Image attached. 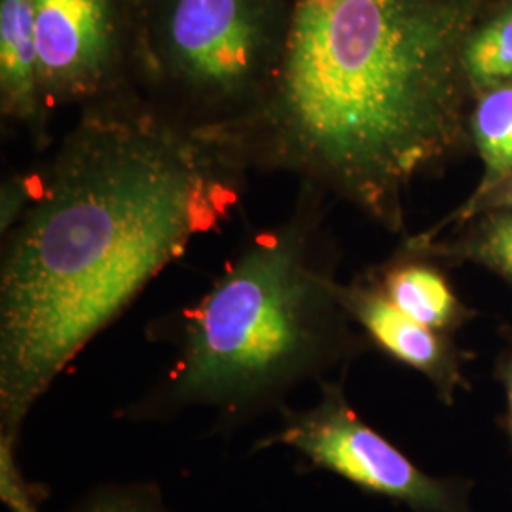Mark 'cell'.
<instances>
[{
  "label": "cell",
  "mask_w": 512,
  "mask_h": 512,
  "mask_svg": "<svg viewBox=\"0 0 512 512\" xmlns=\"http://www.w3.org/2000/svg\"><path fill=\"white\" fill-rule=\"evenodd\" d=\"M279 412V429L258 440L255 452L291 448L311 467L399 501L412 512H473L463 488L423 473L403 450L374 431L348 403L342 385L321 380L319 403L308 410L283 406Z\"/></svg>",
  "instance_id": "cell-5"
},
{
  "label": "cell",
  "mask_w": 512,
  "mask_h": 512,
  "mask_svg": "<svg viewBox=\"0 0 512 512\" xmlns=\"http://www.w3.org/2000/svg\"><path fill=\"white\" fill-rule=\"evenodd\" d=\"M38 190V188H37ZM37 190L25 175H10L0 188V234L2 238L23 219L37 196Z\"/></svg>",
  "instance_id": "cell-15"
},
{
  "label": "cell",
  "mask_w": 512,
  "mask_h": 512,
  "mask_svg": "<svg viewBox=\"0 0 512 512\" xmlns=\"http://www.w3.org/2000/svg\"><path fill=\"white\" fill-rule=\"evenodd\" d=\"M0 116L44 147L50 114L38 93L35 0H0Z\"/></svg>",
  "instance_id": "cell-8"
},
{
  "label": "cell",
  "mask_w": 512,
  "mask_h": 512,
  "mask_svg": "<svg viewBox=\"0 0 512 512\" xmlns=\"http://www.w3.org/2000/svg\"><path fill=\"white\" fill-rule=\"evenodd\" d=\"M243 173L137 90L84 107L2 238L0 442L148 283L219 228Z\"/></svg>",
  "instance_id": "cell-1"
},
{
  "label": "cell",
  "mask_w": 512,
  "mask_h": 512,
  "mask_svg": "<svg viewBox=\"0 0 512 512\" xmlns=\"http://www.w3.org/2000/svg\"><path fill=\"white\" fill-rule=\"evenodd\" d=\"M71 512H171L156 484H109L93 490Z\"/></svg>",
  "instance_id": "cell-13"
},
{
  "label": "cell",
  "mask_w": 512,
  "mask_h": 512,
  "mask_svg": "<svg viewBox=\"0 0 512 512\" xmlns=\"http://www.w3.org/2000/svg\"><path fill=\"white\" fill-rule=\"evenodd\" d=\"M137 14L129 0H35L40 101L48 114L135 86Z\"/></svg>",
  "instance_id": "cell-6"
},
{
  "label": "cell",
  "mask_w": 512,
  "mask_h": 512,
  "mask_svg": "<svg viewBox=\"0 0 512 512\" xmlns=\"http://www.w3.org/2000/svg\"><path fill=\"white\" fill-rule=\"evenodd\" d=\"M0 497L10 512H40V505L48 499L40 484L23 476L16 444L8 442H0Z\"/></svg>",
  "instance_id": "cell-14"
},
{
  "label": "cell",
  "mask_w": 512,
  "mask_h": 512,
  "mask_svg": "<svg viewBox=\"0 0 512 512\" xmlns=\"http://www.w3.org/2000/svg\"><path fill=\"white\" fill-rule=\"evenodd\" d=\"M323 200L300 184L287 219L249 239L202 298L158 321L173 363L122 418L169 420L205 406L219 427L238 429L357 351L323 236Z\"/></svg>",
  "instance_id": "cell-3"
},
{
  "label": "cell",
  "mask_w": 512,
  "mask_h": 512,
  "mask_svg": "<svg viewBox=\"0 0 512 512\" xmlns=\"http://www.w3.org/2000/svg\"><path fill=\"white\" fill-rule=\"evenodd\" d=\"M463 71L471 92L512 82V0L476 19L463 46Z\"/></svg>",
  "instance_id": "cell-12"
},
{
  "label": "cell",
  "mask_w": 512,
  "mask_h": 512,
  "mask_svg": "<svg viewBox=\"0 0 512 512\" xmlns=\"http://www.w3.org/2000/svg\"><path fill=\"white\" fill-rule=\"evenodd\" d=\"M456 241L406 239L403 249L429 258L471 260L512 283V211H486Z\"/></svg>",
  "instance_id": "cell-11"
},
{
  "label": "cell",
  "mask_w": 512,
  "mask_h": 512,
  "mask_svg": "<svg viewBox=\"0 0 512 512\" xmlns=\"http://www.w3.org/2000/svg\"><path fill=\"white\" fill-rule=\"evenodd\" d=\"M293 0H147L137 29V90L194 129L222 128L270 92Z\"/></svg>",
  "instance_id": "cell-4"
},
{
  "label": "cell",
  "mask_w": 512,
  "mask_h": 512,
  "mask_svg": "<svg viewBox=\"0 0 512 512\" xmlns=\"http://www.w3.org/2000/svg\"><path fill=\"white\" fill-rule=\"evenodd\" d=\"M338 300L374 346L423 374L444 401H452L463 380L458 351L446 332L431 329L399 310L370 274L349 285L338 283Z\"/></svg>",
  "instance_id": "cell-7"
},
{
  "label": "cell",
  "mask_w": 512,
  "mask_h": 512,
  "mask_svg": "<svg viewBox=\"0 0 512 512\" xmlns=\"http://www.w3.org/2000/svg\"><path fill=\"white\" fill-rule=\"evenodd\" d=\"M478 0H293L270 92L198 129L243 173H285L404 228L410 186L469 137L463 46Z\"/></svg>",
  "instance_id": "cell-2"
},
{
  "label": "cell",
  "mask_w": 512,
  "mask_h": 512,
  "mask_svg": "<svg viewBox=\"0 0 512 512\" xmlns=\"http://www.w3.org/2000/svg\"><path fill=\"white\" fill-rule=\"evenodd\" d=\"M129 2H131L133 10H135V14H137V23H139V16H141V10H143V6H145V2H147V0H129Z\"/></svg>",
  "instance_id": "cell-18"
},
{
  "label": "cell",
  "mask_w": 512,
  "mask_h": 512,
  "mask_svg": "<svg viewBox=\"0 0 512 512\" xmlns=\"http://www.w3.org/2000/svg\"><path fill=\"white\" fill-rule=\"evenodd\" d=\"M370 275L399 310L431 329L448 332L467 317L465 306L429 256L401 249Z\"/></svg>",
  "instance_id": "cell-9"
},
{
  "label": "cell",
  "mask_w": 512,
  "mask_h": 512,
  "mask_svg": "<svg viewBox=\"0 0 512 512\" xmlns=\"http://www.w3.org/2000/svg\"><path fill=\"white\" fill-rule=\"evenodd\" d=\"M497 209L512 211V179L505 184H501L499 188H495L490 196H486L482 202L478 203L476 207H473V209L465 215V219L458 222L456 226H463V224H467L469 220L475 219L478 215H482V213H486V211H497Z\"/></svg>",
  "instance_id": "cell-16"
},
{
  "label": "cell",
  "mask_w": 512,
  "mask_h": 512,
  "mask_svg": "<svg viewBox=\"0 0 512 512\" xmlns=\"http://www.w3.org/2000/svg\"><path fill=\"white\" fill-rule=\"evenodd\" d=\"M501 378H503L505 391H507V399H509V421H511L512 433V353L503 361V365H501Z\"/></svg>",
  "instance_id": "cell-17"
},
{
  "label": "cell",
  "mask_w": 512,
  "mask_h": 512,
  "mask_svg": "<svg viewBox=\"0 0 512 512\" xmlns=\"http://www.w3.org/2000/svg\"><path fill=\"white\" fill-rule=\"evenodd\" d=\"M469 139L482 160V179L473 196L450 219L425 232V236H435L450 224H458L473 207L486 196H490L495 188L511 181L512 82L484 88L473 95V105L469 112Z\"/></svg>",
  "instance_id": "cell-10"
}]
</instances>
